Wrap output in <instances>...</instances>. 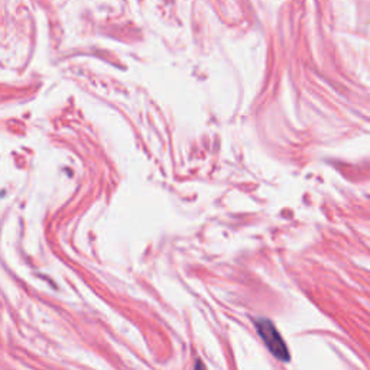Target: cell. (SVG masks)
Instances as JSON below:
<instances>
[{"label":"cell","instance_id":"cell-1","mask_svg":"<svg viewBox=\"0 0 370 370\" xmlns=\"http://www.w3.org/2000/svg\"><path fill=\"white\" fill-rule=\"evenodd\" d=\"M255 326L258 328V333L261 335V339L263 340L265 346L267 347V350L272 353V355L279 359L281 362H290L291 360V355H290V350L285 344L282 335L279 334V331L276 330V327L274 326L272 321H269V319H256Z\"/></svg>","mask_w":370,"mask_h":370},{"label":"cell","instance_id":"cell-2","mask_svg":"<svg viewBox=\"0 0 370 370\" xmlns=\"http://www.w3.org/2000/svg\"><path fill=\"white\" fill-rule=\"evenodd\" d=\"M194 370H207V369H206V366H204V363H203V362H201L200 359H197V360H195Z\"/></svg>","mask_w":370,"mask_h":370}]
</instances>
